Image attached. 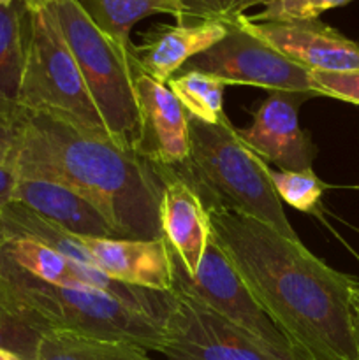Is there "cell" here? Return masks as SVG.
Instances as JSON below:
<instances>
[{"instance_id":"cell-1","label":"cell","mask_w":359,"mask_h":360,"mask_svg":"<svg viewBox=\"0 0 359 360\" xmlns=\"http://www.w3.org/2000/svg\"><path fill=\"white\" fill-rule=\"evenodd\" d=\"M211 236L301 360H359L355 276L333 269L301 239L211 204Z\"/></svg>"},{"instance_id":"cell-2","label":"cell","mask_w":359,"mask_h":360,"mask_svg":"<svg viewBox=\"0 0 359 360\" xmlns=\"http://www.w3.org/2000/svg\"><path fill=\"white\" fill-rule=\"evenodd\" d=\"M16 171L83 193L122 238L162 239L164 174L113 137L84 132L44 112H25L16 125Z\"/></svg>"},{"instance_id":"cell-3","label":"cell","mask_w":359,"mask_h":360,"mask_svg":"<svg viewBox=\"0 0 359 360\" xmlns=\"http://www.w3.org/2000/svg\"><path fill=\"white\" fill-rule=\"evenodd\" d=\"M189 158L172 169L199 192L206 206L220 204L298 241L271 185L270 167L243 143L227 116L217 123L189 116Z\"/></svg>"},{"instance_id":"cell-4","label":"cell","mask_w":359,"mask_h":360,"mask_svg":"<svg viewBox=\"0 0 359 360\" xmlns=\"http://www.w3.org/2000/svg\"><path fill=\"white\" fill-rule=\"evenodd\" d=\"M0 276L46 333L60 330L97 340L122 341L146 352H162L164 322L148 309L108 292L44 283L18 269L2 255Z\"/></svg>"},{"instance_id":"cell-5","label":"cell","mask_w":359,"mask_h":360,"mask_svg":"<svg viewBox=\"0 0 359 360\" xmlns=\"http://www.w3.org/2000/svg\"><path fill=\"white\" fill-rule=\"evenodd\" d=\"M20 105L23 112H44L111 137L49 6L28 9Z\"/></svg>"},{"instance_id":"cell-6","label":"cell","mask_w":359,"mask_h":360,"mask_svg":"<svg viewBox=\"0 0 359 360\" xmlns=\"http://www.w3.org/2000/svg\"><path fill=\"white\" fill-rule=\"evenodd\" d=\"M49 7L109 136L116 143L132 148L137 123L132 88L134 51H125L108 37L76 0H56Z\"/></svg>"},{"instance_id":"cell-7","label":"cell","mask_w":359,"mask_h":360,"mask_svg":"<svg viewBox=\"0 0 359 360\" xmlns=\"http://www.w3.org/2000/svg\"><path fill=\"white\" fill-rule=\"evenodd\" d=\"M172 253V252H171ZM172 292L192 295L236 327L259 341L267 352L280 360H301L277 323L257 302L220 246L210 238L208 248L196 274L190 276L172 255Z\"/></svg>"},{"instance_id":"cell-8","label":"cell","mask_w":359,"mask_h":360,"mask_svg":"<svg viewBox=\"0 0 359 360\" xmlns=\"http://www.w3.org/2000/svg\"><path fill=\"white\" fill-rule=\"evenodd\" d=\"M185 70H199L227 84L259 86L267 91H299L317 97L310 72L285 58L273 46L231 21L222 41L185 63Z\"/></svg>"},{"instance_id":"cell-9","label":"cell","mask_w":359,"mask_h":360,"mask_svg":"<svg viewBox=\"0 0 359 360\" xmlns=\"http://www.w3.org/2000/svg\"><path fill=\"white\" fill-rule=\"evenodd\" d=\"M165 360H280L192 295L172 292L164 319Z\"/></svg>"},{"instance_id":"cell-10","label":"cell","mask_w":359,"mask_h":360,"mask_svg":"<svg viewBox=\"0 0 359 360\" xmlns=\"http://www.w3.org/2000/svg\"><path fill=\"white\" fill-rule=\"evenodd\" d=\"M53 248L129 287L172 292V253L164 238H84L63 232Z\"/></svg>"},{"instance_id":"cell-11","label":"cell","mask_w":359,"mask_h":360,"mask_svg":"<svg viewBox=\"0 0 359 360\" xmlns=\"http://www.w3.org/2000/svg\"><path fill=\"white\" fill-rule=\"evenodd\" d=\"M0 255L13 262L18 269L49 285L69 288H90L102 290L116 297L129 301L139 308L148 309L164 322L172 302V292H153L137 288L111 280L101 271L83 262L69 259L48 246L27 238L6 236Z\"/></svg>"},{"instance_id":"cell-12","label":"cell","mask_w":359,"mask_h":360,"mask_svg":"<svg viewBox=\"0 0 359 360\" xmlns=\"http://www.w3.org/2000/svg\"><path fill=\"white\" fill-rule=\"evenodd\" d=\"M136 136L132 148L155 167H178L190 151L189 115L171 90L137 67L132 70Z\"/></svg>"},{"instance_id":"cell-13","label":"cell","mask_w":359,"mask_h":360,"mask_svg":"<svg viewBox=\"0 0 359 360\" xmlns=\"http://www.w3.org/2000/svg\"><path fill=\"white\" fill-rule=\"evenodd\" d=\"M313 98L299 91H270L266 101L253 111V120L246 129H238L243 143L263 158L277 165L278 171L312 169L317 148L310 134L299 127V108Z\"/></svg>"},{"instance_id":"cell-14","label":"cell","mask_w":359,"mask_h":360,"mask_svg":"<svg viewBox=\"0 0 359 360\" xmlns=\"http://www.w3.org/2000/svg\"><path fill=\"white\" fill-rule=\"evenodd\" d=\"M245 30L273 46L308 72H344L359 69V44L320 20L250 21L239 16Z\"/></svg>"},{"instance_id":"cell-15","label":"cell","mask_w":359,"mask_h":360,"mask_svg":"<svg viewBox=\"0 0 359 360\" xmlns=\"http://www.w3.org/2000/svg\"><path fill=\"white\" fill-rule=\"evenodd\" d=\"M160 172L164 174L158 211L162 238L192 276L199 269L211 238L210 211L199 192L176 169L164 167Z\"/></svg>"},{"instance_id":"cell-16","label":"cell","mask_w":359,"mask_h":360,"mask_svg":"<svg viewBox=\"0 0 359 360\" xmlns=\"http://www.w3.org/2000/svg\"><path fill=\"white\" fill-rule=\"evenodd\" d=\"M13 202L74 236L122 238L88 197L53 179L18 176Z\"/></svg>"},{"instance_id":"cell-17","label":"cell","mask_w":359,"mask_h":360,"mask_svg":"<svg viewBox=\"0 0 359 360\" xmlns=\"http://www.w3.org/2000/svg\"><path fill=\"white\" fill-rule=\"evenodd\" d=\"M225 21H194L157 28L141 46H134L137 67L158 83H168L189 60L210 49L227 35Z\"/></svg>"},{"instance_id":"cell-18","label":"cell","mask_w":359,"mask_h":360,"mask_svg":"<svg viewBox=\"0 0 359 360\" xmlns=\"http://www.w3.org/2000/svg\"><path fill=\"white\" fill-rule=\"evenodd\" d=\"M27 20L25 0L0 6V125H16L25 115L20 91L27 55Z\"/></svg>"},{"instance_id":"cell-19","label":"cell","mask_w":359,"mask_h":360,"mask_svg":"<svg viewBox=\"0 0 359 360\" xmlns=\"http://www.w3.org/2000/svg\"><path fill=\"white\" fill-rule=\"evenodd\" d=\"M87 16L125 51H134L130 32L153 14H169L182 23L178 0H76Z\"/></svg>"},{"instance_id":"cell-20","label":"cell","mask_w":359,"mask_h":360,"mask_svg":"<svg viewBox=\"0 0 359 360\" xmlns=\"http://www.w3.org/2000/svg\"><path fill=\"white\" fill-rule=\"evenodd\" d=\"M35 360H155L146 350L122 341L97 340L49 330L41 338Z\"/></svg>"},{"instance_id":"cell-21","label":"cell","mask_w":359,"mask_h":360,"mask_svg":"<svg viewBox=\"0 0 359 360\" xmlns=\"http://www.w3.org/2000/svg\"><path fill=\"white\" fill-rule=\"evenodd\" d=\"M44 333L0 276V350L13 352L21 360H35Z\"/></svg>"},{"instance_id":"cell-22","label":"cell","mask_w":359,"mask_h":360,"mask_svg":"<svg viewBox=\"0 0 359 360\" xmlns=\"http://www.w3.org/2000/svg\"><path fill=\"white\" fill-rule=\"evenodd\" d=\"M168 83L169 90L192 118L204 123H217L225 115V84L218 77L199 70H183L180 76H172Z\"/></svg>"},{"instance_id":"cell-23","label":"cell","mask_w":359,"mask_h":360,"mask_svg":"<svg viewBox=\"0 0 359 360\" xmlns=\"http://www.w3.org/2000/svg\"><path fill=\"white\" fill-rule=\"evenodd\" d=\"M270 179L282 204H289L301 213H317L326 185L320 181L313 169L305 171H273Z\"/></svg>"},{"instance_id":"cell-24","label":"cell","mask_w":359,"mask_h":360,"mask_svg":"<svg viewBox=\"0 0 359 360\" xmlns=\"http://www.w3.org/2000/svg\"><path fill=\"white\" fill-rule=\"evenodd\" d=\"M354 0H266L259 14L246 16L250 21H310L326 11L347 6Z\"/></svg>"},{"instance_id":"cell-25","label":"cell","mask_w":359,"mask_h":360,"mask_svg":"<svg viewBox=\"0 0 359 360\" xmlns=\"http://www.w3.org/2000/svg\"><path fill=\"white\" fill-rule=\"evenodd\" d=\"M182 23L192 21H231L245 16V11L266 0H178Z\"/></svg>"},{"instance_id":"cell-26","label":"cell","mask_w":359,"mask_h":360,"mask_svg":"<svg viewBox=\"0 0 359 360\" xmlns=\"http://www.w3.org/2000/svg\"><path fill=\"white\" fill-rule=\"evenodd\" d=\"M310 79L317 97H331L359 105V69L344 72H310Z\"/></svg>"},{"instance_id":"cell-27","label":"cell","mask_w":359,"mask_h":360,"mask_svg":"<svg viewBox=\"0 0 359 360\" xmlns=\"http://www.w3.org/2000/svg\"><path fill=\"white\" fill-rule=\"evenodd\" d=\"M16 125H0V210L13 202L18 179Z\"/></svg>"},{"instance_id":"cell-28","label":"cell","mask_w":359,"mask_h":360,"mask_svg":"<svg viewBox=\"0 0 359 360\" xmlns=\"http://www.w3.org/2000/svg\"><path fill=\"white\" fill-rule=\"evenodd\" d=\"M56 0H25V6L27 9H39V7H48L51 6Z\"/></svg>"},{"instance_id":"cell-29","label":"cell","mask_w":359,"mask_h":360,"mask_svg":"<svg viewBox=\"0 0 359 360\" xmlns=\"http://www.w3.org/2000/svg\"><path fill=\"white\" fill-rule=\"evenodd\" d=\"M354 330H355V341H358V348H359V297H358V302H355V309H354Z\"/></svg>"},{"instance_id":"cell-30","label":"cell","mask_w":359,"mask_h":360,"mask_svg":"<svg viewBox=\"0 0 359 360\" xmlns=\"http://www.w3.org/2000/svg\"><path fill=\"white\" fill-rule=\"evenodd\" d=\"M0 360H21V359L18 357L16 354H13V352L0 350Z\"/></svg>"},{"instance_id":"cell-31","label":"cell","mask_w":359,"mask_h":360,"mask_svg":"<svg viewBox=\"0 0 359 360\" xmlns=\"http://www.w3.org/2000/svg\"><path fill=\"white\" fill-rule=\"evenodd\" d=\"M4 243H6V234H4L2 224H0V252H2V246H4Z\"/></svg>"},{"instance_id":"cell-32","label":"cell","mask_w":359,"mask_h":360,"mask_svg":"<svg viewBox=\"0 0 359 360\" xmlns=\"http://www.w3.org/2000/svg\"><path fill=\"white\" fill-rule=\"evenodd\" d=\"M16 0H0V6H11V4H14Z\"/></svg>"}]
</instances>
